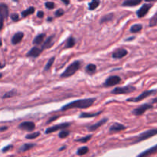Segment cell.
<instances>
[{
	"mask_svg": "<svg viewBox=\"0 0 157 157\" xmlns=\"http://www.w3.org/2000/svg\"><path fill=\"white\" fill-rule=\"evenodd\" d=\"M94 101L95 98H87V99H81L72 101V102H70L69 104H66L64 107H62L61 110L64 111V110L75 108H87V107H90V106L93 105Z\"/></svg>",
	"mask_w": 157,
	"mask_h": 157,
	"instance_id": "6da1fadb",
	"label": "cell"
},
{
	"mask_svg": "<svg viewBox=\"0 0 157 157\" xmlns=\"http://www.w3.org/2000/svg\"><path fill=\"white\" fill-rule=\"evenodd\" d=\"M81 67V61H76L71 64L68 67L66 68V70L61 74V78H68V77L72 76L76 73L77 71Z\"/></svg>",
	"mask_w": 157,
	"mask_h": 157,
	"instance_id": "7a4b0ae2",
	"label": "cell"
},
{
	"mask_svg": "<svg viewBox=\"0 0 157 157\" xmlns=\"http://www.w3.org/2000/svg\"><path fill=\"white\" fill-rule=\"evenodd\" d=\"M157 135V129H151V130H148L145 132H143L142 133L136 137V140L133 142V144H138L142 141L147 140L150 139V138L153 137V136H156Z\"/></svg>",
	"mask_w": 157,
	"mask_h": 157,
	"instance_id": "3957f363",
	"label": "cell"
},
{
	"mask_svg": "<svg viewBox=\"0 0 157 157\" xmlns=\"http://www.w3.org/2000/svg\"><path fill=\"white\" fill-rule=\"evenodd\" d=\"M136 90V87L132 85H127L125 87H116L111 91L113 94H130Z\"/></svg>",
	"mask_w": 157,
	"mask_h": 157,
	"instance_id": "277c9868",
	"label": "cell"
},
{
	"mask_svg": "<svg viewBox=\"0 0 157 157\" xmlns=\"http://www.w3.org/2000/svg\"><path fill=\"white\" fill-rule=\"evenodd\" d=\"M157 90H145L144 92H143L141 94H140L139 96H137L135 98H131V99H128L127 101H133V102H140V101H143V100L146 99L148 97L151 96V95L155 94H156Z\"/></svg>",
	"mask_w": 157,
	"mask_h": 157,
	"instance_id": "5b68a950",
	"label": "cell"
},
{
	"mask_svg": "<svg viewBox=\"0 0 157 157\" xmlns=\"http://www.w3.org/2000/svg\"><path fill=\"white\" fill-rule=\"evenodd\" d=\"M153 107V106L152 104H144L143 105L140 106V107H136V109L133 110V114L136 115V116H140V115H143L146 111L150 110Z\"/></svg>",
	"mask_w": 157,
	"mask_h": 157,
	"instance_id": "8992f818",
	"label": "cell"
},
{
	"mask_svg": "<svg viewBox=\"0 0 157 157\" xmlns=\"http://www.w3.org/2000/svg\"><path fill=\"white\" fill-rule=\"evenodd\" d=\"M121 81V78L119 76H110L105 81L104 85L106 87H112V86L117 85Z\"/></svg>",
	"mask_w": 157,
	"mask_h": 157,
	"instance_id": "52a82bcc",
	"label": "cell"
},
{
	"mask_svg": "<svg viewBox=\"0 0 157 157\" xmlns=\"http://www.w3.org/2000/svg\"><path fill=\"white\" fill-rule=\"evenodd\" d=\"M70 127V124H69V123H63V124H58V125H55L54 126V127L48 128L47 130H45V133L46 134H48V133H53V132L57 131V130H62V129L67 128V127Z\"/></svg>",
	"mask_w": 157,
	"mask_h": 157,
	"instance_id": "ba28073f",
	"label": "cell"
},
{
	"mask_svg": "<svg viewBox=\"0 0 157 157\" xmlns=\"http://www.w3.org/2000/svg\"><path fill=\"white\" fill-rule=\"evenodd\" d=\"M153 5L152 4H144L141 6L140 9L136 12V15H137L138 18H143V17L145 16L148 12L150 11V9H151Z\"/></svg>",
	"mask_w": 157,
	"mask_h": 157,
	"instance_id": "9c48e42d",
	"label": "cell"
},
{
	"mask_svg": "<svg viewBox=\"0 0 157 157\" xmlns=\"http://www.w3.org/2000/svg\"><path fill=\"white\" fill-rule=\"evenodd\" d=\"M18 128L20 130H25V131H32L35 130V124L33 122H30V121H25L21 124H19Z\"/></svg>",
	"mask_w": 157,
	"mask_h": 157,
	"instance_id": "30bf717a",
	"label": "cell"
},
{
	"mask_svg": "<svg viewBox=\"0 0 157 157\" xmlns=\"http://www.w3.org/2000/svg\"><path fill=\"white\" fill-rule=\"evenodd\" d=\"M156 153H157V144L152 147L151 148L148 149V150L140 153L136 157H150L153 156V155L156 154Z\"/></svg>",
	"mask_w": 157,
	"mask_h": 157,
	"instance_id": "8fae6325",
	"label": "cell"
},
{
	"mask_svg": "<svg viewBox=\"0 0 157 157\" xmlns=\"http://www.w3.org/2000/svg\"><path fill=\"white\" fill-rule=\"evenodd\" d=\"M128 52L127 50L124 48H118L117 50H116L115 52H113L112 54V57L115 59H120V58H123L127 55Z\"/></svg>",
	"mask_w": 157,
	"mask_h": 157,
	"instance_id": "7c38bea8",
	"label": "cell"
},
{
	"mask_svg": "<svg viewBox=\"0 0 157 157\" xmlns=\"http://www.w3.org/2000/svg\"><path fill=\"white\" fill-rule=\"evenodd\" d=\"M43 52V50L41 49V48L38 47H33L27 54V57H31V58H37V57L39 56L41 54V52Z\"/></svg>",
	"mask_w": 157,
	"mask_h": 157,
	"instance_id": "4fadbf2b",
	"label": "cell"
},
{
	"mask_svg": "<svg viewBox=\"0 0 157 157\" xmlns=\"http://www.w3.org/2000/svg\"><path fill=\"white\" fill-rule=\"evenodd\" d=\"M127 127L124 126L123 124H118V123H115L113 125L110 127V133H117V132L122 131V130H126Z\"/></svg>",
	"mask_w": 157,
	"mask_h": 157,
	"instance_id": "5bb4252c",
	"label": "cell"
},
{
	"mask_svg": "<svg viewBox=\"0 0 157 157\" xmlns=\"http://www.w3.org/2000/svg\"><path fill=\"white\" fill-rule=\"evenodd\" d=\"M9 15V8L6 4H0V18L6 19Z\"/></svg>",
	"mask_w": 157,
	"mask_h": 157,
	"instance_id": "9a60e30c",
	"label": "cell"
},
{
	"mask_svg": "<svg viewBox=\"0 0 157 157\" xmlns=\"http://www.w3.org/2000/svg\"><path fill=\"white\" fill-rule=\"evenodd\" d=\"M23 37H24V33L23 32H17L15 35H13V37L12 38V43L13 44H17L18 43L21 42V40L23 39Z\"/></svg>",
	"mask_w": 157,
	"mask_h": 157,
	"instance_id": "2e32d148",
	"label": "cell"
},
{
	"mask_svg": "<svg viewBox=\"0 0 157 157\" xmlns=\"http://www.w3.org/2000/svg\"><path fill=\"white\" fill-rule=\"evenodd\" d=\"M53 38H54V35H52V36L48 37V38L46 39V41L43 42L42 46H41V49H42V50H44V49L50 48L54 44Z\"/></svg>",
	"mask_w": 157,
	"mask_h": 157,
	"instance_id": "e0dca14e",
	"label": "cell"
},
{
	"mask_svg": "<svg viewBox=\"0 0 157 157\" xmlns=\"http://www.w3.org/2000/svg\"><path fill=\"white\" fill-rule=\"evenodd\" d=\"M107 121V118H104V119L101 120V121H100L99 122H98L97 124H94V125H91V126H90V127H88V128H87V129H88L89 131H95L97 129H98L99 127H101V126L104 125V124H105Z\"/></svg>",
	"mask_w": 157,
	"mask_h": 157,
	"instance_id": "ac0fdd59",
	"label": "cell"
},
{
	"mask_svg": "<svg viewBox=\"0 0 157 157\" xmlns=\"http://www.w3.org/2000/svg\"><path fill=\"white\" fill-rule=\"evenodd\" d=\"M142 0H125L123 2V6H127V7H133V6H138L140 4Z\"/></svg>",
	"mask_w": 157,
	"mask_h": 157,
	"instance_id": "d6986e66",
	"label": "cell"
},
{
	"mask_svg": "<svg viewBox=\"0 0 157 157\" xmlns=\"http://www.w3.org/2000/svg\"><path fill=\"white\" fill-rule=\"evenodd\" d=\"M44 38H45V35L44 34H40L38 36L35 37V39L33 40V44L35 45H38V44H41L44 42Z\"/></svg>",
	"mask_w": 157,
	"mask_h": 157,
	"instance_id": "ffe728a7",
	"label": "cell"
},
{
	"mask_svg": "<svg viewBox=\"0 0 157 157\" xmlns=\"http://www.w3.org/2000/svg\"><path fill=\"white\" fill-rule=\"evenodd\" d=\"M35 146H36L35 144H25L20 147L19 152H21H21H26V151H28V150H31V149L33 148Z\"/></svg>",
	"mask_w": 157,
	"mask_h": 157,
	"instance_id": "44dd1931",
	"label": "cell"
},
{
	"mask_svg": "<svg viewBox=\"0 0 157 157\" xmlns=\"http://www.w3.org/2000/svg\"><path fill=\"white\" fill-rule=\"evenodd\" d=\"M101 111L98 112V113H82L80 115V117L81 118H90V117H94L98 116L99 114H101Z\"/></svg>",
	"mask_w": 157,
	"mask_h": 157,
	"instance_id": "7402d4cb",
	"label": "cell"
},
{
	"mask_svg": "<svg viewBox=\"0 0 157 157\" xmlns=\"http://www.w3.org/2000/svg\"><path fill=\"white\" fill-rule=\"evenodd\" d=\"M143 25L141 24H135L131 26L130 28V32L132 33H136V32H139L142 30Z\"/></svg>",
	"mask_w": 157,
	"mask_h": 157,
	"instance_id": "603a6c76",
	"label": "cell"
},
{
	"mask_svg": "<svg viewBox=\"0 0 157 157\" xmlns=\"http://www.w3.org/2000/svg\"><path fill=\"white\" fill-rule=\"evenodd\" d=\"M34 12H35V8L29 7L21 12V15H22V17H26L29 15H32V14H33Z\"/></svg>",
	"mask_w": 157,
	"mask_h": 157,
	"instance_id": "cb8c5ba5",
	"label": "cell"
},
{
	"mask_svg": "<svg viewBox=\"0 0 157 157\" xmlns=\"http://www.w3.org/2000/svg\"><path fill=\"white\" fill-rule=\"evenodd\" d=\"M75 44V39L73 37H70L67 38V43H66V48H73Z\"/></svg>",
	"mask_w": 157,
	"mask_h": 157,
	"instance_id": "d4e9b609",
	"label": "cell"
},
{
	"mask_svg": "<svg viewBox=\"0 0 157 157\" xmlns=\"http://www.w3.org/2000/svg\"><path fill=\"white\" fill-rule=\"evenodd\" d=\"M113 14L112 13L108 14V15H104V17H102L101 19V21H100V22L101 23L107 22V21H111V20L113 19Z\"/></svg>",
	"mask_w": 157,
	"mask_h": 157,
	"instance_id": "484cf974",
	"label": "cell"
},
{
	"mask_svg": "<svg viewBox=\"0 0 157 157\" xmlns=\"http://www.w3.org/2000/svg\"><path fill=\"white\" fill-rule=\"evenodd\" d=\"M88 152H89L88 147H81L80 149H78V150L77 151V154L79 155V156H83V155L87 154Z\"/></svg>",
	"mask_w": 157,
	"mask_h": 157,
	"instance_id": "4316f807",
	"label": "cell"
},
{
	"mask_svg": "<svg viewBox=\"0 0 157 157\" xmlns=\"http://www.w3.org/2000/svg\"><path fill=\"white\" fill-rule=\"evenodd\" d=\"M100 4V0H92L91 2L89 4V9L90 10H94L96 8L98 7Z\"/></svg>",
	"mask_w": 157,
	"mask_h": 157,
	"instance_id": "83f0119b",
	"label": "cell"
},
{
	"mask_svg": "<svg viewBox=\"0 0 157 157\" xmlns=\"http://www.w3.org/2000/svg\"><path fill=\"white\" fill-rule=\"evenodd\" d=\"M96 69H97L96 65L94 64H88V65L87 66V67H86V71H87V73H89V74L94 73V71H96Z\"/></svg>",
	"mask_w": 157,
	"mask_h": 157,
	"instance_id": "f1b7e54d",
	"label": "cell"
},
{
	"mask_svg": "<svg viewBox=\"0 0 157 157\" xmlns=\"http://www.w3.org/2000/svg\"><path fill=\"white\" fill-rule=\"evenodd\" d=\"M55 57H52V58H51L50 59H49V61H48L47 64H46V65H45V67H44V71L49 70V69L52 67V64H54V61H55Z\"/></svg>",
	"mask_w": 157,
	"mask_h": 157,
	"instance_id": "f546056e",
	"label": "cell"
},
{
	"mask_svg": "<svg viewBox=\"0 0 157 157\" xmlns=\"http://www.w3.org/2000/svg\"><path fill=\"white\" fill-rule=\"evenodd\" d=\"M39 136H40V132H35V133L28 134L27 136H25V138L26 139H29V140H34V139H35V138L38 137Z\"/></svg>",
	"mask_w": 157,
	"mask_h": 157,
	"instance_id": "4dcf8cb0",
	"label": "cell"
},
{
	"mask_svg": "<svg viewBox=\"0 0 157 157\" xmlns=\"http://www.w3.org/2000/svg\"><path fill=\"white\" fill-rule=\"evenodd\" d=\"M157 25V12L152 17V18L150 21V27H153V26H156Z\"/></svg>",
	"mask_w": 157,
	"mask_h": 157,
	"instance_id": "1f68e13d",
	"label": "cell"
},
{
	"mask_svg": "<svg viewBox=\"0 0 157 157\" xmlns=\"http://www.w3.org/2000/svg\"><path fill=\"white\" fill-rule=\"evenodd\" d=\"M17 94V92L15 90H11V91L7 92L6 94H5L3 95L2 98H12V97H14L15 95Z\"/></svg>",
	"mask_w": 157,
	"mask_h": 157,
	"instance_id": "d6a6232c",
	"label": "cell"
},
{
	"mask_svg": "<svg viewBox=\"0 0 157 157\" xmlns=\"http://www.w3.org/2000/svg\"><path fill=\"white\" fill-rule=\"evenodd\" d=\"M92 138L91 135H88V136H85V137H82L80 138V139H77L76 141L77 142H81V143H87L90 140V139Z\"/></svg>",
	"mask_w": 157,
	"mask_h": 157,
	"instance_id": "836d02e7",
	"label": "cell"
},
{
	"mask_svg": "<svg viewBox=\"0 0 157 157\" xmlns=\"http://www.w3.org/2000/svg\"><path fill=\"white\" fill-rule=\"evenodd\" d=\"M70 134V132L67 131V130H63V131L60 132V133L58 134V136H59L61 139H64V138L67 137Z\"/></svg>",
	"mask_w": 157,
	"mask_h": 157,
	"instance_id": "e575fe53",
	"label": "cell"
},
{
	"mask_svg": "<svg viewBox=\"0 0 157 157\" xmlns=\"http://www.w3.org/2000/svg\"><path fill=\"white\" fill-rule=\"evenodd\" d=\"M45 7L49 9H54V8H55V3L52 2H47L45 3Z\"/></svg>",
	"mask_w": 157,
	"mask_h": 157,
	"instance_id": "d590c367",
	"label": "cell"
},
{
	"mask_svg": "<svg viewBox=\"0 0 157 157\" xmlns=\"http://www.w3.org/2000/svg\"><path fill=\"white\" fill-rule=\"evenodd\" d=\"M64 14V11L63 9H58V10L55 12V16L56 17H61Z\"/></svg>",
	"mask_w": 157,
	"mask_h": 157,
	"instance_id": "8d00e7d4",
	"label": "cell"
},
{
	"mask_svg": "<svg viewBox=\"0 0 157 157\" xmlns=\"http://www.w3.org/2000/svg\"><path fill=\"white\" fill-rule=\"evenodd\" d=\"M11 18L13 21H17L18 19H19V17H18V15L16 13H14L11 15Z\"/></svg>",
	"mask_w": 157,
	"mask_h": 157,
	"instance_id": "74e56055",
	"label": "cell"
},
{
	"mask_svg": "<svg viewBox=\"0 0 157 157\" xmlns=\"http://www.w3.org/2000/svg\"><path fill=\"white\" fill-rule=\"evenodd\" d=\"M59 117L58 116H55V117H52V118H51V119H49L48 120V121L47 122V124H51V123L52 122V121H55V120L56 119H58V118Z\"/></svg>",
	"mask_w": 157,
	"mask_h": 157,
	"instance_id": "f35d334b",
	"label": "cell"
},
{
	"mask_svg": "<svg viewBox=\"0 0 157 157\" xmlns=\"http://www.w3.org/2000/svg\"><path fill=\"white\" fill-rule=\"evenodd\" d=\"M11 148H12V145L7 146V147H5V148H3L2 152H3V153H6V152H7L8 150H10Z\"/></svg>",
	"mask_w": 157,
	"mask_h": 157,
	"instance_id": "ab89813d",
	"label": "cell"
},
{
	"mask_svg": "<svg viewBox=\"0 0 157 157\" xmlns=\"http://www.w3.org/2000/svg\"><path fill=\"white\" fill-rule=\"evenodd\" d=\"M37 16L38 18H43V16H44V12L42 11H38V13H37Z\"/></svg>",
	"mask_w": 157,
	"mask_h": 157,
	"instance_id": "60d3db41",
	"label": "cell"
},
{
	"mask_svg": "<svg viewBox=\"0 0 157 157\" xmlns=\"http://www.w3.org/2000/svg\"><path fill=\"white\" fill-rule=\"evenodd\" d=\"M3 25H4V19H2V18H0V31L2 29Z\"/></svg>",
	"mask_w": 157,
	"mask_h": 157,
	"instance_id": "b9f144b4",
	"label": "cell"
},
{
	"mask_svg": "<svg viewBox=\"0 0 157 157\" xmlns=\"http://www.w3.org/2000/svg\"><path fill=\"white\" fill-rule=\"evenodd\" d=\"M61 1H62L65 5H68L69 3H70V1H69V0H61Z\"/></svg>",
	"mask_w": 157,
	"mask_h": 157,
	"instance_id": "7bdbcfd3",
	"label": "cell"
},
{
	"mask_svg": "<svg viewBox=\"0 0 157 157\" xmlns=\"http://www.w3.org/2000/svg\"><path fill=\"white\" fill-rule=\"evenodd\" d=\"M8 129L7 127H2V128H0V131H4V130H6Z\"/></svg>",
	"mask_w": 157,
	"mask_h": 157,
	"instance_id": "ee69618b",
	"label": "cell"
},
{
	"mask_svg": "<svg viewBox=\"0 0 157 157\" xmlns=\"http://www.w3.org/2000/svg\"><path fill=\"white\" fill-rule=\"evenodd\" d=\"M146 2H154V1H157V0H145Z\"/></svg>",
	"mask_w": 157,
	"mask_h": 157,
	"instance_id": "f6af8a7d",
	"label": "cell"
},
{
	"mask_svg": "<svg viewBox=\"0 0 157 157\" xmlns=\"http://www.w3.org/2000/svg\"><path fill=\"white\" fill-rule=\"evenodd\" d=\"M1 46H2V41H0V47H1Z\"/></svg>",
	"mask_w": 157,
	"mask_h": 157,
	"instance_id": "bcb514c9",
	"label": "cell"
},
{
	"mask_svg": "<svg viewBox=\"0 0 157 157\" xmlns=\"http://www.w3.org/2000/svg\"><path fill=\"white\" fill-rule=\"evenodd\" d=\"M2 76V74H0V78H1Z\"/></svg>",
	"mask_w": 157,
	"mask_h": 157,
	"instance_id": "7dc6e473",
	"label": "cell"
},
{
	"mask_svg": "<svg viewBox=\"0 0 157 157\" xmlns=\"http://www.w3.org/2000/svg\"><path fill=\"white\" fill-rule=\"evenodd\" d=\"M13 1H15V2H18V0H13Z\"/></svg>",
	"mask_w": 157,
	"mask_h": 157,
	"instance_id": "c3c4849f",
	"label": "cell"
}]
</instances>
